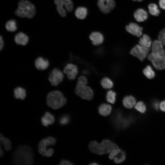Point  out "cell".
<instances>
[{"mask_svg": "<svg viewBox=\"0 0 165 165\" xmlns=\"http://www.w3.org/2000/svg\"><path fill=\"white\" fill-rule=\"evenodd\" d=\"M148 58L156 69H165V50L159 40H155L152 43V53Z\"/></svg>", "mask_w": 165, "mask_h": 165, "instance_id": "cell-1", "label": "cell"}, {"mask_svg": "<svg viewBox=\"0 0 165 165\" xmlns=\"http://www.w3.org/2000/svg\"><path fill=\"white\" fill-rule=\"evenodd\" d=\"M12 160L15 165H31L34 161L32 149L28 145L19 146L13 153Z\"/></svg>", "mask_w": 165, "mask_h": 165, "instance_id": "cell-2", "label": "cell"}, {"mask_svg": "<svg viewBox=\"0 0 165 165\" xmlns=\"http://www.w3.org/2000/svg\"><path fill=\"white\" fill-rule=\"evenodd\" d=\"M67 102V99L63 93L58 90L50 91L47 94L46 102L49 107L57 109L64 106Z\"/></svg>", "mask_w": 165, "mask_h": 165, "instance_id": "cell-3", "label": "cell"}, {"mask_svg": "<svg viewBox=\"0 0 165 165\" xmlns=\"http://www.w3.org/2000/svg\"><path fill=\"white\" fill-rule=\"evenodd\" d=\"M89 147L92 152L99 155L110 153L113 149L119 148L115 143L107 139L103 140L100 144L92 141L90 143Z\"/></svg>", "mask_w": 165, "mask_h": 165, "instance_id": "cell-4", "label": "cell"}, {"mask_svg": "<svg viewBox=\"0 0 165 165\" xmlns=\"http://www.w3.org/2000/svg\"><path fill=\"white\" fill-rule=\"evenodd\" d=\"M87 79L84 76H79L75 86V92L76 94L82 98L90 100L94 96L92 89L87 85Z\"/></svg>", "mask_w": 165, "mask_h": 165, "instance_id": "cell-5", "label": "cell"}, {"mask_svg": "<svg viewBox=\"0 0 165 165\" xmlns=\"http://www.w3.org/2000/svg\"><path fill=\"white\" fill-rule=\"evenodd\" d=\"M15 13L20 17L31 18L35 14V8L34 5L30 1L21 0L18 3V7Z\"/></svg>", "mask_w": 165, "mask_h": 165, "instance_id": "cell-6", "label": "cell"}, {"mask_svg": "<svg viewBox=\"0 0 165 165\" xmlns=\"http://www.w3.org/2000/svg\"><path fill=\"white\" fill-rule=\"evenodd\" d=\"M56 141V139L51 136L42 139L38 144V151L39 153L44 156L50 157L52 156L54 153V150L52 148H48L47 147L55 145Z\"/></svg>", "mask_w": 165, "mask_h": 165, "instance_id": "cell-7", "label": "cell"}, {"mask_svg": "<svg viewBox=\"0 0 165 165\" xmlns=\"http://www.w3.org/2000/svg\"><path fill=\"white\" fill-rule=\"evenodd\" d=\"M127 118L124 117L120 110L115 111L111 118V121L113 124L116 128L120 129L127 127L129 123Z\"/></svg>", "mask_w": 165, "mask_h": 165, "instance_id": "cell-8", "label": "cell"}, {"mask_svg": "<svg viewBox=\"0 0 165 165\" xmlns=\"http://www.w3.org/2000/svg\"><path fill=\"white\" fill-rule=\"evenodd\" d=\"M64 76L65 75L62 70L55 68L50 72L48 79L52 86H56L63 82Z\"/></svg>", "mask_w": 165, "mask_h": 165, "instance_id": "cell-9", "label": "cell"}, {"mask_svg": "<svg viewBox=\"0 0 165 165\" xmlns=\"http://www.w3.org/2000/svg\"><path fill=\"white\" fill-rule=\"evenodd\" d=\"M54 3L57 5L59 14L63 17L65 16L66 14L64 6L69 12L71 11L73 9V5L72 0H54Z\"/></svg>", "mask_w": 165, "mask_h": 165, "instance_id": "cell-10", "label": "cell"}, {"mask_svg": "<svg viewBox=\"0 0 165 165\" xmlns=\"http://www.w3.org/2000/svg\"><path fill=\"white\" fill-rule=\"evenodd\" d=\"M149 51V48L140 45L134 46L130 51V54L138 58L141 61H143L147 56Z\"/></svg>", "mask_w": 165, "mask_h": 165, "instance_id": "cell-11", "label": "cell"}, {"mask_svg": "<svg viewBox=\"0 0 165 165\" xmlns=\"http://www.w3.org/2000/svg\"><path fill=\"white\" fill-rule=\"evenodd\" d=\"M63 72L67 78L69 80L75 79L78 72L77 66L71 63L67 64L64 67Z\"/></svg>", "mask_w": 165, "mask_h": 165, "instance_id": "cell-12", "label": "cell"}, {"mask_svg": "<svg viewBox=\"0 0 165 165\" xmlns=\"http://www.w3.org/2000/svg\"><path fill=\"white\" fill-rule=\"evenodd\" d=\"M97 5L101 12L107 13L114 9L115 3L114 0H98Z\"/></svg>", "mask_w": 165, "mask_h": 165, "instance_id": "cell-13", "label": "cell"}, {"mask_svg": "<svg viewBox=\"0 0 165 165\" xmlns=\"http://www.w3.org/2000/svg\"><path fill=\"white\" fill-rule=\"evenodd\" d=\"M109 158L111 160H114L117 163H122L126 158V154L124 151L119 148L112 150L110 153Z\"/></svg>", "mask_w": 165, "mask_h": 165, "instance_id": "cell-14", "label": "cell"}, {"mask_svg": "<svg viewBox=\"0 0 165 165\" xmlns=\"http://www.w3.org/2000/svg\"><path fill=\"white\" fill-rule=\"evenodd\" d=\"M126 29L128 32L137 37H140L142 35L143 28L136 23H130L126 26Z\"/></svg>", "mask_w": 165, "mask_h": 165, "instance_id": "cell-15", "label": "cell"}, {"mask_svg": "<svg viewBox=\"0 0 165 165\" xmlns=\"http://www.w3.org/2000/svg\"><path fill=\"white\" fill-rule=\"evenodd\" d=\"M34 64L38 70L43 71L47 69L50 66V62L47 59L42 57H39L35 60Z\"/></svg>", "mask_w": 165, "mask_h": 165, "instance_id": "cell-16", "label": "cell"}, {"mask_svg": "<svg viewBox=\"0 0 165 165\" xmlns=\"http://www.w3.org/2000/svg\"><path fill=\"white\" fill-rule=\"evenodd\" d=\"M15 43L19 45L26 46L29 42V37L23 32H20L16 34L14 37Z\"/></svg>", "mask_w": 165, "mask_h": 165, "instance_id": "cell-17", "label": "cell"}, {"mask_svg": "<svg viewBox=\"0 0 165 165\" xmlns=\"http://www.w3.org/2000/svg\"><path fill=\"white\" fill-rule=\"evenodd\" d=\"M134 16L135 19L138 22H143L148 19V14L147 12L142 8H139L136 10Z\"/></svg>", "mask_w": 165, "mask_h": 165, "instance_id": "cell-18", "label": "cell"}, {"mask_svg": "<svg viewBox=\"0 0 165 165\" xmlns=\"http://www.w3.org/2000/svg\"><path fill=\"white\" fill-rule=\"evenodd\" d=\"M89 38L93 45L98 46L101 44L103 42L104 37L103 35L97 31L93 32L91 33Z\"/></svg>", "mask_w": 165, "mask_h": 165, "instance_id": "cell-19", "label": "cell"}, {"mask_svg": "<svg viewBox=\"0 0 165 165\" xmlns=\"http://www.w3.org/2000/svg\"><path fill=\"white\" fill-rule=\"evenodd\" d=\"M13 95L16 99L24 100L27 96L26 89L21 86H17L13 90Z\"/></svg>", "mask_w": 165, "mask_h": 165, "instance_id": "cell-20", "label": "cell"}, {"mask_svg": "<svg viewBox=\"0 0 165 165\" xmlns=\"http://www.w3.org/2000/svg\"><path fill=\"white\" fill-rule=\"evenodd\" d=\"M42 124L44 126L47 127L49 125L53 124L55 119L53 115L48 112H46L41 119Z\"/></svg>", "mask_w": 165, "mask_h": 165, "instance_id": "cell-21", "label": "cell"}, {"mask_svg": "<svg viewBox=\"0 0 165 165\" xmlns=\"http://www.w3.org/2000/svg\"><path fill=\"white\" fill-rule=\"evenodd\" d=\"M136 100L135 98L132 96H128L124 97L123 100V104L126 108L130 109L135 105Z\"/></svg>", "mask_w": 165, "mask_h": 165, "instance_id": "cell-22", "label": "cell"}, {"mask_svg": "<svg viewBox=\"0 0 165 165\" xmlns=\"http://www.w3.org/2000/svg\"><path fill=\"white\" fill-rule=\"evenodd\" d=\"M112 109V107L110 105L103 103L100 105L98 110L99 113L101 115L107 116L111 113Z\"/></svg>", "mask_w": 165, "mask_h": 165, "instance_id": "cell-23", "label": "cell"}, {"mask_svg": "<svg viewBox=\"0 0 165 165\" xmlns=\"http://www.w3.org/2000/svg\"><path fill=\"white\" fill-rule=\"evenodd\" d=\"M87 13V10L86 8L80 6L76 9L75 11V15L77 18L82 20L86 18Z\"/></svg>", "mask_w": 165, "mask_h": 165, "instance_id": "cell-24", "label": "cell"}, {"mask_svg": "<svg viewBox=\"0 0 165 165\" xmlns=\"http://www.w3.org/2000/svg\"><path fill=\"white\" fill-rule=\"evenodd\" d=\"M139 45L149 48L152 45V40L150 37L147 34L144 35L138 42Z\"/></svg>", "mask_w": 165, "mask_h": 165, "instance_id": "cell-25", "label": "cell"}, {"mask_svg": "<svg viewBox=\"0 0 165 165\" xmlns=\"http://www.w3.org/2000/svg\"><path fill=\"white\" fill-rule=\"evenodd\" d=\"M0 141L3 146L4 148L6 151H9L12 148V142L8 138L4 137L0 133Z\"/></svg>", "mask_w": 165, "mask_h": 165, "instance_id": "cell-26", "label": "cell"}, {"mask_svg": "<svg viewBox=\"0 0 165 165\" xmlns=\"http://www.w3.org/2000/svg\"><path fill=\"white\" fill-rule=\"evenodd\" d=\"M101 84L102 87L106 89H109L112 88L113 86L112 81L107 77H104L102 79Z\"/></svg>", "mask_w": 165, "mask_h": 165, "instance_id": "cell-27", "label": "cell"}, {"mask_svg": "<svg viewBox=\"0 0 165 165\" xmlns=\"http://www.w3.org/2000/svg\"><path fill=\"white\" fill-rule=\"evenodd\" d=\"M148 8L149 13L152 15L158 16L160 14V11L156 4L150 3L149 4Z\"/></svg>", "mask_w": 165, "mask_h": 165, "instance_id": "cell-28", "label": "cell"}, {"mask_svg": "<svg viewBox=\"0 0 165 165\" xmlns=\"http://www.w3.org/2000/svg\"><path fill=\"white\" fill-rule=\"evenodd\" d=\"M6 29L10 32H14L17 30V24L15 20H11L8 21L5 25Z\"/></svg>", "mask_w": 165, "mask_h": 165, "instance_id": "cell-29", "label": "cell"}, {"mask_svg": "<svg viewBox=\"0 0 165 165\" xmlns=\"http://www.w3.org/2000/svg\"><path fill=\"white\" fill-rule=\"evenodd\" d=\"M143 73L146 77L149 79L153 78L155 76V73L151 66L147 65L144 69Z\"/></svg>", "mask_w": 165, "mask_h": 165, "instance_id": "cell-30", "label": "cell"}, {"mask_svg": "<svg viewBox=\"0 0 165 165\" xmlns=\"http://www.w3.org/2000/svg\"><path fill=\"white\" fill-rule=\"evenodd\" d=\"M116 94L114 91L110 90L107 93L106 99L107 101L112 104H114L116 100Z\"/></svg>", "mask_w": 165, "mask_h": 165, "instance_id": "cell-31", "label": "cell"}, {"mask_svg": "<svg viewBox=\"0 0 165 165\" xmlns=\"http://www.w3.org/2000/svg\"><path fill=\"white\" fill-rule=\"evenodd\" d=\"M135 108L139 112L141 113H145L146 110V108L145 104L142 101L138 102L135 105Z\"/></svg>", "mask_w": 165, "mask_h": 165, "instance_id": "cell-32", "label": "cell"}, {"mask_svg": "<svg viewBox=\"0 0 165 165\" xmlns=\"http://www.w3.org/2000/svg\"><path fill=\"white\" fill-rule=\"evenodd\" d=\"M158 38L165 46V28L163 29L160 32Z\"/></svg>", "mask_w": 165, "mask_h": 165, "instance_id": "cell-33", "label": "cell"}, {"mask_svg": "<svg viewBox=\"0 0 165 165\" xmlns=\"http://www.w3.org/2000/svg\"><path fill=\"white\" fill-rule=\"evenodd\" d=\"M70 117L67 115H64L60 119V123L61 125H64L68 123L70 121Z\"/></svg>", "mask_w": 165, "mask_h": 165, "instance_id": "cell-34", "label": "cell"}, {"mask_svg": "<svg viewBox=\"0 0 165 165\" xmlns=\"http://www.w3.org/2000/svg\"><path fill=\"white\" fill-rule=\"evenodd\" d=\"M5 42L3 37L2 35L0 36V51L2 50L4 46Z\"/></svg>", "mask_w": 165, "mask_h": 165, "instance_id": "cell-35", "label": "cell"}, {"mask_svg": "<svg viewBox=\"0 0 165 165\" xmlns=\"http://www.w3.org/2000/svg\"><path fill=\"white\" fill-rule=\"evenodd\" d=\"M73 164L68 160H61L59 164L60 165H72Z\"/></svg>", "mask_w": 165, "mask_h": 165, "instance_id": "cell-36", "label": "cell"}, {"mask_svg": "<svg viewBox=\"0 0 165 165\" xmlns=\"http://www.w3.org/2000/svg\"><path fill=\"white\" fill-rule=\"evenodd\" d=\"M160 108L162 111L165 112V100L162 101L160 104Z\"/></svg>", "mask_w": 165, "mask_h": 165, "instance_id": "cell-37", "label": "cell"}, {"mask_svg": "<svg viewBox=\"0 0 165 165\" xmlns=\"http://www.w3.org/2000/svg\"><path fill=\"white\" fill-rule=\"evenodd\" d=\"M159 4L162 9L165 10V0H159Z\"/></svg>", "mask_w": 165, "mask_h": 165, "instance_id": "cell-38", "label": "cell"}, {"mask_svg": "<svg viewBox=\"0 0 165 165\" xmlns=\"http://www.w3.org/2000/svg\"><path fill=\"white\" fill-rule=\"evenodd\" d=\"M152 106L156 110H158L160 107V104L158 101H155L152 103Z\"/></svg>", "mask_w": 165, "mask_h": 165, "instance_id": "cell-39", "label": "cell"}, {"mask_svg": "<svg viewBox=\"0 0 165 165\" xmlns=\"http://www.w3.org/2000/svg\"><path fill=\"white\" fill-rule=\"evenodd\" d=\"M3 155V151L2 150L1 147H0V157H2V156Z\"/></svg>", "mask_w": 165, "mask_h": 165, "instance_id": "cell-40", "label": "cell"}, {"mask_svg": "<svg viewBox=\"0 0 165 165\" xmlns=\"http://www.w3.org/2000/svg\"><path fill=\"white\" fill-rule=\"evenodd\" d=\"M97 164H98L96 162H93V163H91L90 164V165H96Z\"/></svg>", "mask_w": 165, "mask_h": 165, "instance_id": "cell-41", "label": "cell"}, {"mask_svg": "<svg viewBox=\"0 0 165 165\" xmlns=\"http://www.w3.org/2000/svg\"><path fill=\"white\" fill-rule=\"evenodd\" d=\"M134 1H137L138 2H141L143 0H133Z\"/></svg>", "mask_w": 165, "mask_h": 165, "instance_id": "cell-42", "label": "cell"}]
</instances>
